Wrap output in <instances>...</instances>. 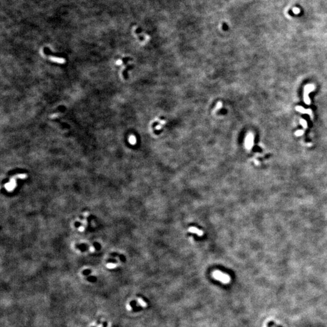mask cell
Returning <instances> with one entry per match:
<instances>
[{
  "label": "cell",
  "instance_id": "cell-14",
  "mask_svg": "<svg viewBox=\"0 0 327 327\" xmlns=\"http://www.w3.org/2000/svg\"><path fill=\"white\" fill-rule=\"evenodd\" d=\"M79 230V231H83L84 230V228L83 227H80Z\"/></svg>",
  "mask_w": 327,
  "mask_h": 327
},
{
  "label": "cell",
  "instance_id": "cell-16",
  "mask_svg": "<svg viewBox=\"0 0 327 327\" xmlns=\"http://www.w3.org/2000/svg\"><path fill=\"white\" fill-rule=\"evenodd\" d=\"M90 251H93H93H95V248H94V247H90Z\"/></svg>",
  "mask_w": 327,
  "mask_h": 327
},
{
  "label": "cell",
  "instance_id": "cell-9",
  "mask_svg": "<svg viewBox=\"0 0 327 327\" xmlns=\"http://www.w3.org/2000/svg\"><path fill=\"white\" fill-rule=\"evenodd\" d=\"M87 280H88L89 282H95L96 280H97V279H96L95 277L92 276L87 278Z\"/></svg>",
  "mask_w": 327,
  "mask_h": 327
},
{
  "label": "cell",
  "instance_id": "cell-15",
  "mask_svg": "<svg viewBox=\"0 0 327 327\" xmlns=\"http://www.w3.org/2000/svg\"><path fill=\"white\" fill-rule=\"evenodd\" d=\"M103 325H104V327H107V323L106 322H105L103 323Z\"/></svg>",
  "mask_w": 327,
  "mask_h": 327
},
{
  "label": "cell",
  "instance_id": "cell-13",
  "mask_svg": "<svg viewBox=\"0 0 327 327\" xmlns=\"http://www.w3.org/2000/svg\"><path fill=\"white\" fill-rule=\"evenodd\" d=\"M108 266L109 267H113V266H115V264H111V263H110V264H108Z\"/></svg>",
  "mask_w": 327,
  "mask_h": 327
},
{
  "label": "cell",
  "instance_id": "cell-3",
  "mask_svg": "<svg viewBox=\"0 0 327 327\" xmlns=\"http://www.w3.org/2000/svg\"><path fill=\"white\" fill-rule=\"evenodd\" d=\"M188 231L189 232H190V233H196V234H197V236H202L203 235V234H204V233H203V231H201V230H200L197 229V228H196V227H190V229H188Z\"/></svg>",
  "mask_w": 327,
  "mask_h": 327
},
{
  "label": "cell",
  "instance_id": "cell-17",
  "mask_svg": "<svg viewBox=\"0 0 327 327\" xmlns=\"http://www.w3.org/2000/svg\"></svg>",
  "mask_w": 327,
  "mask_h": 327
},
{
  "label": "cell",
  "instance_id": "cell-2",
  "mask_svg": "<svg viewBox=\"0 0 327 327\" xmlns=\"http://www.w3.org/2000/svg\"><path fill=\"white\" fill-rule=\"evenodd\" d=\"M305 102H306L307 104H309L310 102V100H309L308 97V93H309L310 92H311V90L314 89V87L313 85H307L306 87H305Z\"/></svg>",
  "mask_w": 327,
  "mask_h": 327
},
{
  "label": "cell",
  "instance_id": "cell-10",
  "mask_svg": "<svg viewBox=\"0 0 327 327\" xmlns=\"http://www.w3.org/2000/svg\"><path fill=\"white\" fill-rule=\"evenodd\" d=\"M302 133H303V132H302V131H297V132L296 133V134L297 136H299L302 134Z\"/></svg>",
  "mask_w": 327,
  "mask_h": 327
},
{
  "label": "cell",
  "instance_id": "cell-4",
  "mask_svg": "<svg viewBox=\"0 0 327 327\" xmlns=\"http://www.w3.org/2000/svg\"><path fill=\"white\" fill-rule=\"evenodd\" d=\"M5 187H6V189H7V190H9V191L12 190L13 189V188H15V181L12 180L11 182L6 184V185H5Z\"/></svg>",
  "mask_w": 327,
  "mask_h": 327
},
{
  "label": "cell",
  "instance_id": "cell-8",
  "mask_svg": "<svg viewBox=\"0 0 327 327\" xmlns=\"http://www.w3.org/2000/svg\"><path fill=\"white\" fill-rule=\"evenodd\" d=\"M129 141H130V142L132 144H134L136 143V140L135 138L133 136L130 137Z\"/></svg>",
  "mask_w": 327,
  "mask_h": 327
},
{
  "label": "cell",
  "instance_id": "cell-7",
  "mask_svg": "<svg viewBox=\"0 0 327 327\" xmlns=\"http://www.w3.org/2000/svg\"><path fill=\"white\" fill-rule=\"evenodd\" d=\"M268 327H281L280 326H278V325H276V324H274L273 322H270L268 324Z\"/></svg>",
  "mask_w": 327,
  "mask_h": 327
},
{
  "label": "cell",
  "instance_id": "cell-5",
  "mask_svg": "<svg viewBox=\"0 0 327 327\" xmlns=\"http://www.w3.org/2000/svg\"><path fill=\"white\" fill-rule=\"evenodd\" d=\"M253 145V136L251 135H249L247 138V141H246V147L248 148H250L251 145Z\"/></svg>",
  "mask_w": 327,
  "mask_h": 327
},
{
  "label": "cell",
  "instance_id": "cell-6",
  "mask_svg": "<svg viewBox=\"0 0 327 327\" xmlns=\"http://www.w3.org/2000/svg\"><path fill=\"white\" fill-rule=\"evenodd\" d=\"M138 302H139V303H140V305H141L142 306H143V307H146V306H147V303H146L142 299H141V298L138 299Z\"/></svg>",
  "mask_w": 327,
  "mask_h": 327
},
{
  "label": "cell",
  "instance_id": "cell-1",
  "mask_svg": "<svg viewBox=\"0 0 327 327\" xmlns=\"http://www.w3.org/2000/svg\"><path fill=\"white\" fill-rule=\"evenodd\" d=\"M212 277L216 280L221 282L224 284L229 283L230 282V277L228 274L221 272L218 270H216L212 273Z\"/></svg>",
  "mask_w": 327,
  "mask_h": 327
},
{
  "label": "cell",
  "instance_id": "cell-11",
  "mask_svg": "<svg viewBox=\"0 0 327 327\" xmlns=\"http://www.w3.org/2000/svg\"><path fill=\"white\" fill-rule=\"evenodd\" d=\"M19 178H22V179H24V178H26V175L25 174H20V175L18 176Z\"/></svg>",
  "mask_w": 327,
  "mask_h": 327
},
{
  "label": "cell",
  "instance_id": "cell-12",
  "mask_svg": "<svg viewBox=\"0 0 327 327\" xmlns=\"http://www.w3.org/2000/svg\"><path fill=\"white\" fill-rule=\"evenodd\" d=\"M90 273V270H85V271H84V272H83V274H84V275H87V274H89Z\"/></svg>",
  "mask_w": 327,
  "mask_h": 327
}]
</instances>
